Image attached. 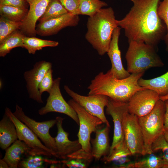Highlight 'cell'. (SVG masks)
Masks as SVG:
<instances>
[{
    "label": "cell",
    "mask_w": 168,
    "mask_h": 168,
    "mask_svg": "<svg viewBox=\"0 0 168 168\" xmlns=\"http://www.w3.org/2000/svg\"><path fill=\"white\" fill-rule=\"evenodd\" d=\"M133 5L122 19L118 26L124 30L128 42H142L156 48L167 32L166 26L158 16L157 9L161 0H128Z\"/></svg>",
    "instance_id": "cell-1"
},
{
    "label": "cell",
    "mask_w": 168,
    "mask_h": 168,
    "mask_svg": "<svg viewBox=\"0 0 168 168\" xmlns=\"http://www.w3.org/2000/svg\"><path fill=\"white\" fill-rule=\"evenodd\" d=\"M144 73H132L126 78L118 79L110 69L106 73L101 72L91 80L88 95H103L116 101L128 102L136 92L146 88L138 84Z\"/></svg>",
    "instance_id": "cell-2"
},
{
    "label": "cell",
    "mask_w": 168,
    "mask_h": 168,
    "mask_svg": "<svg viewBox=\"0 0 168 168\" xmlns=\"http://www.w3.org/2000/svg\"><path fill=\"white\" fill-rule=\"evenodd\" d=\"M117 21L111 7L101 8L88 18L85 38L100 55L107 53L114 30L118 26Z\"/></svg>",
    "instance_id": "cell-3"
},
{
    "label": "cell",
    "mask_w": 168,
    "mask_h": 168,
    "mask_svg": "<svg viewBox=\"0 0 168 168\" xmlns=\"http://www.w3.org/2000/svg\"><path fill=\"white\" fill-rule=\"evenodd\" d=\"M125 54L130 73L145 72L150 68L162 67L164 63L154 46L142 42L131 41Z\"/></svg>",
    "instance_id": "cell-4"
},
{
    "label": "cell",
    "mask_w": 168,
    "mask_h": 168,
    "mask_svg": "<svg viewBox=\"0 0 168 168\" xmlns=\"http://www.w3.org/2000/svg\"><path fill=\"white\" fill-rule=\"evenodd\" d=\"M165 111V102L159 99L149 113L138 118L143 136L145 155L153 153L151 148L152 143L163 134Z\"/></svg>",
    "instance_id": "cell-5"
},
{
    "label": "cell",
    "mask_w": 168,
    "mask_h": 168,
    "mask_svg": "<svg viewBox=\"0 0 168 168\" xmlns=\"http://www.w3.org/2000/svg\"><path fill=\"white\" fill-rule=\"evenodd\" d=\"M68 102L78 116L79 129L77 136L82 149L87 152L91 153V134L95 132L98 126L103 122L98 118L87 112L72 99Z\"/></svg>",
    "instance_id": "cell-6"
},
{
    "label": "cell",
    "mask_w": 168,
    "mask_h": 168,
    "mask_svg": "<svg viewBox=\"0 0 168 168\" xmlns=\"http://www.w3.org/2000/svg\"><path fill=\"white\" fill-rule=\"evenodd\" d=\"M15 116L25 124L37 135L44 145L51 150L56 156V148L55 138L49 133V130L56 124V120L51 119L37 122L30 118L25 114L22 108L16 104L13 113Z\"/></svg>",
    "instance_id": "cell-7"
},
{
    "label": "cell",
    "mask_w": 168,
    "mask_h": 168,
    "mask_svg": "<svg viewBox=\"0 0 168 168\" xmlns=\"http://www.w3.org/2000/svg\"><path fill=\"white\" fill-rule=\"evenodd\" d=\"M5 114L15 124L18 139L25 142L31 148V155H40L49 157L52 156L55 157L53 151L43 144L33 131L18 119L9 108H6Z\"/></svg>",
    "instance_id": "cell-8"
},
{
    "label": "cell",
    "mask_w": 168,
    "mask_h": 168,
    "mask_svg": "<svg viewBox=\"0 0 168 168\" xmlns=\"http://www.w3.org/2000/svg\"><path fill=\"white\" fill-rule=\"evenodd\" d=\"M138 117L127 113L123 119L124 141L132 155H145L143 136L139 125Z\"/></svg>",
    "instance_id": "cell-9"
},
{
    "label": "cell",
    "mask_w": 168,
    "mask_h": 168,
    "mask_svg": "<svg viewBox=\"0 0 168 168\" xmlns=\"http://www.w3.org/2000/svg\"><path fill=\"white\" fill-rule=\"evenodd\" d=\"M64 88L68 95L86 111L98 118L103 123L110 127L104 111L105 107L107 106L108 103V97L101 95L83 96L75 92L67 85H65Z\"/></svg>",
    "instance_id": "cell-10"
},
{
    "label": "cell",
    "mask_w": 168,
    "mask_h": 168,
    "mask_svg": "<svg viewBox=\"0 0 168 168\" xmlns=\"http://www.w3.org/2000/svg\"><path fill=\"white\" fill-rule=\"evenodd\" d=\"M61 80V78L59 77L54 80L46 105L39 110L38 113L41 115L51 112L63 113L70 117L79 124V120L77 113L62 95L60 89Z\"/></svg>",
    "instance_id": "cell-11"
},
{
    "label": "cell",
    "mask_w": 168,
    "mask_h": 168,
    "mask_svg": "<svg viewBox=\"0 0 168 168\" xmlns=\"http://www.w3.org/2000/svg\"><path fill=\"white\" fill-rule=\"evenodd\" d=\"M106 107V113L111 116L114 124L113 139L110 146V153L124 141L123 119L125 114L129 111L128 102L116 101L109 98L108 103Z\"/></svg>",
    "instance_id": "cell-12"
},
{
    "label": "cell",
    "mask_w": 168,
    "mask_h": 168,
    "mask_svg": "<svg viewBox=\"0 0 168 168\" xmlns=\"http://www.w3.org/2000/svg\"><path fill=\"white\" fill-rule=\"evenodd\" d=\"M160 96L155 91L145 88L136 92L128 102L129 113L138 117L149 113L154 108Z\"/></svg>",
    "instance_id": "cell-13"
},
{
    "label": "cell",
    "mask_w": 168,
    "mask_h": 168,
    "mask_svg": "<svg viewBox=\"0 0 168 168\" xmlns=\"http://www.w3.org/2000/svg\"><path fill=\"white\" fill-rule=\"evenodd\" d=\"M52 68L51 63L42 60L36 63L32 69L24 73L29 97L39 103H43L38 90L39 85L45 73Z\"/></svg>",
    "instance_id": "cell-14"
},
{
    "label": "cell",
    "mask_w": 168,
    "mask_h": 168,
    "mask_svg": "<svg viewBox=\"0 0 168 168\" xmlns=\"http://www.w3.org/2000/svg\"><path fill=\"white\" fill-rule=\"evenodd\" d=\"M79 21V15L68 13L61 16L40 22L36 25V33L42 36L53 35L65 27L76 26Z\"/></svg>",
    "instance_id": "cell-15"
},
{
    "label": "cell",
    "mask_w": 168,
    "mask_h": 168,
    "mask_svg": "<svg viewBox=\"0 0 168 168\" xmlns=\"http://www.w3.org/2000/svg\"><path fill=\"white\" fill-rule=\"evenodd\" d=\"M56 124L58 131L55 138L56 153V157L62 160H66L70 155L82 149L78 140H70L69 133L63 127L64 119L60 116L56 117Z\"/></svg>",
    "instance_id": "cell-16"
},
{
    "label": "cell",
    "mask_w": 168,
    "mask_h": 168,
    "mask_svg": "<svg viewBox=\"0 0 168 168\" xmlns=\"http://www.w3.org/2000/svg\"><path fill=\"white\" fill-rule=\"evenodd\" d=\"M29 9L20 31L25 36L35 37L37 21L44 12L50 0H26Z\"/></svg>",
    "instance_id": "cell-17"
},
{
    "label": "cell",
    "mask_w": 168,
    "mask_h": 168,
    "mask_svg": "<svg viewBox=\"0 0 168 168\" xmlns=\"http://www.w3.org/2000/svg\"><path fill=\"white\" fill-rule=\"evenodd\" d=\"M121 29L119 26L114 29L107 52L111 64V68L110 70L113 75L118 79L126 78L131 75L125 69L122 64L121 52L119 46Z\"/></svg>",
    "instance_id": "cell-18"
},
{
    "label": "cell",
    "mask_w": 168,
    "mask_h": 168,
    "mask_svg": "<svg viewBox=\"0 0 168 168\" xmlns=\"http://www.w3.org/2000/svg\"><path fill=\"white\" fill-rule=\"evenodd\" d=\"M110 127L106 125L103 129L97 128L95 132V137L91 139V153L96 160H99L102 157H106L109 154L110 146L109 133Z\"/></svg>",
    "instance_id": "cell-19"
},
{
    "label": "cell",
    "mask_w": 168,
    "mask_h": 168,
    "mask_svg": "<svg viewBox=\"0 0 168 168\" xmlns=\"http://www.w3.org/2000/svg\"><path fill=\"white\" fill-rule=\"evenodd\" d=\"M31 148L25 142L17 139L6 150L2 159L9 168H17L21 160L31 155Z\"/></svg>",
    "instance_id": "cell-20"
},
{
    "label": "cell",
    "mask_w": 168,
    "mask_h": 168,
    "mask_svg": "<svg viewBox=\"0 0 168 168\" xmlns=\"http://www.w3.org/2000/svg\"><path fill=\"white\" fill-rule=\"evenodd\" d=\"M18 139L15 125L5 114L0 121V147L6 150Z\"/></svg>",
    "instance_id": "cell-21"
},
{
    "label": "cell",
    "mask_w": 168,
    "mask_h": 168,
    "mask_svg": "<svg viewBox=\"0 0 168 168\" xmlns=\"http://www.w3.org/2000/svg\"><path fill=\"white\" fill-rule=\"evenodd\" d=\"M141 86L152 90L160 96L168 94V71L162 75L149 79L141 77L138 81Z\"/></svg>",
    "instance_id": "cell-22"
},
{
    "label": "cell",
    "mask_w": 168,
    "mask_h": 168,
    "mask_svg": "<svg viewBox=\"0 0 168 168\" xmlns=\"http://www.w3.org/2000/svg\"><path fill=\"white\" fill-rule=\"evenodd\" d=\"M25 36L18 30L4 39L0 42V57H4L14 48H23V40Z\"/></svg>",
    "instance_id": "cell-23"
},
{
    "label": "cell",
    "mask_w": 168,
    "mask_h": 168,
    "mask_svg": "<svg viewBox=\"0 0 168 168\" xmlns=\"http://www.w3.org/2000/svg\"><path fill=\"white\" fill-rule=\"evenodd\" d=\"M44 156L38 155H30L20 162L18 168H46L49 164L55 165L61 163V161L50 159Z\"/></svg>",
    "instance_id": "cell-24"
},
{
    "label": "cell",
    "mask_w": 168,
    "mask_h": 168,
    "mask_svg": "<svg viewBox=\"0 0 168 168\" xmlns=\"http://www.w3.org/2000/svg\"><path fill=\"white\" fill-rule=\"evenodd\" d=\"M23 48L27 50L30 54H34L37 50L45 47H55L59 43L57 41L44 40L35 37L25 36L23 40Z\"/></svg>",
    "instance_id": "cell-25"
},
{
    "label": "cell",
    "mask_w": 168,
    "mask_h": 168,
    "mask_svg": "<svg viewBox=\"0 0 168 168\" xmlns=\"http://www.w3.org/2000/svg\"><path fill=\"white\" fill-rule=\"evenodd\" d=\"M145 158L138 161L130 162L120 166L124 168H164V163L161 156L155 155L152 153Z\"/></svg>",
    "instance_id": "cell-26"
},
{
    "label": "cell",
    "mask_w": 168,
    "mask_h": 168,
    "mask_svg": "<svg viewBox=\"0 0 168 168\" xmlns=\"http://www.w3.org/2000/svg\"><path fill=\"white\" fill-rule=\"evenodd\" d=\"M131 155L124 141L119 147L114 149L104 158L106 161L112 162L120 166L130 162L128 157Z\"/></svg>",
    "instance_id": "cell-27"
},
{
    "label": "cell",
    "mask_w": 168,
    "mask_h": 168,
    "mask_svg": "<svg viewBox=\"0 0 168 168\" xmlns=\"http://www.w3.org/2000/svg\"><path fill=\"white\" fill-rule=\"evenodd\" d=\"M68 13L58 0H50L44 12L38 21L40 22L47 21Z\"/></svg>",
    "instance_id": "cell-28"
},
{
    "label": "cell",
    "mask_w": 168,
    "mask_h": 168,
    "mask_svg": "<svg viewBox=\"0 0 168 168\" xmlns=\"http://www.w3.org/2000/svg\"><path fill=\"white\" fill-rule=\"evenodd\" d=\"M28 11V9L9 6L0 5L1 16L13 21L23 22L27 16Z\"/></svg>",
    "instance_id": "cell-29"
},
{
    "label": "cell",
    "mask_w": 168,
    "mask_h": 168,
    "mask_svg": "<svg viewBox=\"0 0 168 168\" xmlns=\"http://www.w3.org/2000/svg\"><path fill=\"white\" fill-rule=\"evenodd\" d=\"M107 4L100 0H79V15L92 16Z\"/></svg>",
    "instance_id": "cell-30"
},
{
    "label": "cell",
    "mask_w": 168,
    "mask_h": 168,
    "mask_svg": "<svg viewBox=\"0 0 168 168\" xmlns=\"http://www.w3.org/2000/svg\"><path fill=\"white\" fill-rule=\"evenodd\" d=\"M22 22L8 20L1 16L0 17V42L15 31L20 29Z\"/></svg>",
    "instance_id": "cell-31"
},
{
    "label": "cell",
    "mask_w": 168,
    "mask_h": 168,
    "mask_svg": "<svg viewBox=\"0 0 168 168\" xmlns=\"http://www.w3.org/2000/svg\"><path fill=\"white\" fill-rule=\"evenodd\" d=\"M153 152L160 151L162 152L161 156L164 163V168H168V143L163 134L159 137L153 142L152 146Z\"/></svg>",
    "instance_id": "cell-32"
},
{
    "label": "cell",
    "mask_w": 168,
    "mask_h": 168,
    "mask_svg": "<svg viewBox=\"0 0 168 168\" xmlns=\"http://www.w3.org/2000/svg\"><path fill=\"white\" fill-rule=\"evenodd\" d=\"M157 12L158 16L163 21L166 27L167 32L163 40L166 45V50L168 52V0L160 1Z\"/></svg>",
    "instance_id": "cell-33"
},
{
    "label": "cell",
    "mask_w": 168,
    "mask_h": 168,
    "mask_svg": "<svg viewBox=\"0 0 168 168\" xmlns=\"http://www.w3.org/2000/svg\"><path fill=\"white\" fill-rule=\"evenodd\" d=\"M53 70L49 69L45 73L38 86L40 94L42 95L44 92L49 93L53 86L54 81L53 79Z\"/></svg>",
    "instance_id": "cell-34"
},
{
    "label": "cell",
    "mask_w": 168,
    "mask_h": 168,
    "mask_svg": "<svg viewBox=\"0 0 168 168\" xmlns=\"http://www.w3.org/2000/svg\"><path fill=\"white\" fill-rule=\"evenodd\" d=\"M68 13L79 15V0H58Z\"/></svg>",
    "instance_id": "cell-35"
},
{
    "label": "cell",
    "mask_w": 168,
    "mask_h": 168,
    "mask_svg": "<svg viewBox=\"0 0 168 168\" xmlns=\"http://www.w3.org/2000/svg\"><path fill=\"white\" fill-rule=\"evenodd\" d=\"M26 0H0V5L9 6L23 9H27Z\"/></svg>",
    "instance_id": "cell-36"
},
{
    "label": "cell",
    "mask_w": 168,
    "mask_h": 168,
    "mask_svg": "<svg viewBox=\"0 0 168 168\" xmlns=\"http://www.w3.org/2000/svg\"><path fill=\"white\" fill-rule=\"evenodd\" d=\"M63 165H66L69 168H86V161L78 159H70L63 160L61 161Z\"/></svg>",
    "instance_id": "cell-37"
},
{
    "label": "cell",
    "mask_w": 168,
    "mask_h": 168,
    "mask_svg": "<svg viewBox=\"0 0 168 168\" xmlns=\"http://www.w3.org/2000/svg\"><path fill=\"white\" fill-rule=\"evenodd\" d=\"M166 111L164 115V127L165 130H168V100L164 101Z\"/></svg>",
    "instance_id": "cell-38"
},
{
    "label": "cell",
    "mask_w": 168,
    "mask_h": 168,
    "mask_svg": "<svg viewBox=\"0 0 168 168\" xmlns=\"http://www.w3.org/2000/svg\"><path fill=\"white\" fill-rule=\"evenodd\" d=\"M0 168H9L7 164L2 159L0 160Z\"/></svg>",
    "instance_id": "cell-39"
},
{
    "label": "cell",
    "mask_w": 168,
    "mask_h": 168,
    "mask_svg": "<svg viewBox=\"0 0 168 168\" xmlns=\"http://www.w3.org/2000/svg\"><path fill=\"white\" fill-rule=\"evenodd\" d=\"M163 135L166 140L168 143V130H165Z\"/></svg>",
    "instance_id": "cell-40"
},
{
    "label": "cell",
    "mask_w": 168,
    "mask_h": 168,
    "mask_svg": "<svg viewBox=\"0 0 168 168\" xmlns=\"http://www.w3.org/2000/svg\"><path fill=\"white\" fill-rule=\"evenodd\" d=\"M160 99L164 101L168 100V94L163 96H160Z\"/></svg>",
    "instance_id": "cell-41"
}]
</instances>
